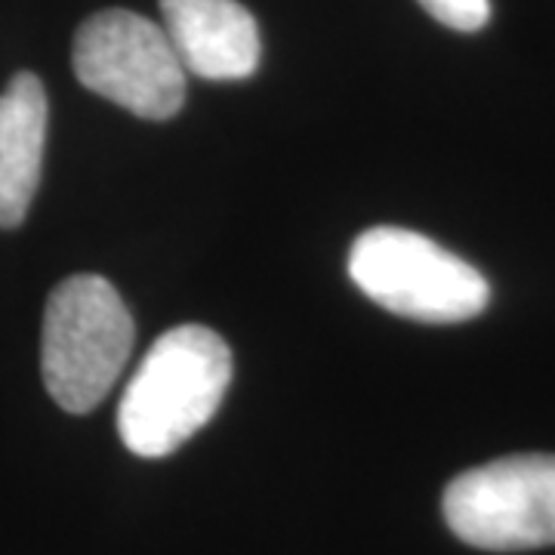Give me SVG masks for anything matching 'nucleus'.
I'll return each mask as SVG.
<instances>
[{
    "mask_svg": "<svg viewBox=\"0 0 555 555\" xmlns=\"http://www.w3.org/2000/svg\"><path fill=\"white\" fill-rule=\"evenodd\" d=\"M420 7L454 31H478L491 20V0H420Z\"/></svg>",
    "mask_w": 555,
    "mask_h": 555,
    "instance_id": "8",
    "label": "nucleus"
},
{
    "mask_svg": "<svg viewBox=\"0 0 555 555\" xmlns=\"http://www.w3.org/2000/svg\"><path fill=\"white\" fill-rule=\"evenodd\" d=\"M232 383V352L217 331L179 324L152 343L127 383L118 433L127 451L158 460L179 451L219 411Z\"/></svg>",
    "mask_w": 555,
    "mask_h": 555,
    "instance_id": "1",
    "label": "nucleus"
},
{
    "mask_svg": "<svg viewBox=\"0 0 555 555\" xmlns=\"http://www.w3.org/2000/svg\"><path fill=\"white\" fill-rule=\"evenodd\" d=\"M75 75L102 100L130 115L167 120L185 102V68L164 25L130 13L102 10L75 35Z\"/></svg>",
    "mask_w": 555,
    "mask_h": 555,
    "instance_id": "4",
    "label": "nucleus"
},
{
    "mask_svg": "<svg viewBox=\"0 0 555 555\" xmlns=\"http://www.w3.org/2000/svg\"><path fill=\"white\" fill-rule=\"evenodd\" d=\"M444 521L488 553L555 546V456L518 454L476 466L448 485Z\"/></svg>",
    "mask_w": 555,
    "mask_h": 555,
    "instance_id": "5",
    "label": "nucleus"
},
{
    "mask_svg": "<svg viewBox=\"0 0 555 555\" xmlns=\"http://www.w3.org/2000/svg\"><path fill=\"white\" fill-rule=\"evenodd\" d=\"M160 20L189 75L244 80L257 72L259 25L238 0H160Z\"/></svg>",
    "mask_w": 555,
    "mask_h": 555,
    "instance_id": "6",
    "label": "nucleus"
},
{
    "mask_svg": "<svg viewBox=\"0 0 555 555\" xmlns=\"http://www.w3.org/2000/svg\"><path fill=\"white\" fill-rule=\"evenodd\" d=\"M137 327L112 281L72 275L53 287L40 331L43 386L68 414H90L133 352Z\"/></svg>",
    "mask_w": 555,
    "mask_h": 555,
    "instance_id": "2",
    "label": "nucleus"
},
{
    "mask_svg": "<svg viewBox=\"0 0 555 555\" xmlns=\"http://www.w3.org/2000/svg\"><path fill=\"white\" fill-rule=\"evenodd\" d=\"M47 118V90L38 75H13L0 93V229L22 225L38 195Z\"/></svg>",
    "mask_w": 555,
    "mask_h": 555,
    "instance_id": "7",
    "label": "nucleus"
},
{
    "mask_svg": "<svg viewBox=\"0 0 555 555\" xmlns=\"http://www.w3.org/2000/svg\"><path fill=\"white\" fill-rule=\"evenodd\" d=\"M356 287L392 315L460 324L488 309V278L414 229L374 225L349 250Z\"/></svg>",
    "mask_w": 555,
    "mask_h": 555,
    "instance_id": "3",
    "label": "nucleus"
}]
</instances>
